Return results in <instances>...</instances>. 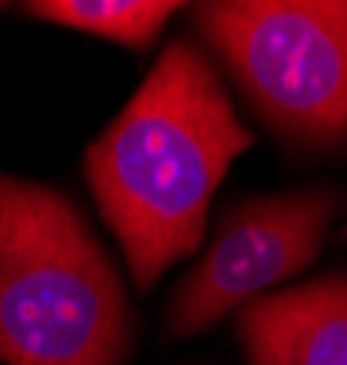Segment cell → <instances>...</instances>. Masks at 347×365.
Returning a JSON list of instances; mask_svg holds the SVG:
<instances>
[{"label": "cell", "instance_id": "cell-4", "mask_svg": "<svg viewBox=\"0 0 347 365\" xmlns=\"http://www.w3.org/2000/svg\"><path fill=\"white\" fill-rule=\"evenodd\" d=\"M340 208L343 194L333 187L256 194L231 205L212 241L169 292V336H198L245 303L296 282L322 256Z\"/></svg>", "mask_w": 347, "mask_h": 365}, {"label": "cell", "instance_id": "cell-3", "mask_svg": "<svg viewBox=\"0 0 347 365\" xmlns=\"http://www.w3.org/2000/svg\"><path fill=\"white\" fill-rule=\"evenodd\" d=\"M191 19L274 139L347 146V0H208Z\"/></svg>", "mask_w": 347, "mask_h": 365}, {"label": "cell", "instance_id": "cell-6", "mask_svg": "<svg viewBox=\"0 0 347 365\" xmlns=\"http://www.w3.org/2000/svg\"><path fill=\"white\" fill-rule=\"evenodd\" d=\"M26 11L124 48H150L179 4L172 0H34L26 4Z\"/></svg>", "mask_w": 347, "mask_h": 365}, {"label": "cell", "instance_id": "cell-2", "mask_svg": "<svg viewBox=\"0 0 347 365\" xmlns=\"http://www.w3.org/2000/svg\"><path fill=\"white\" fill-rule=\"evenodd\" d=\"M124 282L55 187L0 172V361L129 365Z\"/></svg>", "mask_w": 347, "mask_h": 365}, {"label": "cell", "instance_id": "cell-5", "mask_svg": "<svg viewBox=\"0 0 347 365\" xmlns=\"http://www.w3.org/2000/svg\"><path fill=\"white\" fill-rule=\"evenodd\" d=\"M234 332L248 365H347V270L245 303Z\"/></svg>", "mask_w": 347, "mask_h": 365}, {"label": "cell", "instance_id": "cell-1", "mask_svg": "<svg viewBox=\"0 0 347 365\" xmlns=\"http://www.w3.org/2000/svg\"><path fill=\"white\" fill-rule=\"evenodd\" d=\"M252 143L205 48L172 37L84 150L88 190L139 289L201 252L212 197Z\"/></svg>", "mask_w": 347, "mask_h": 365}]
</instances>
